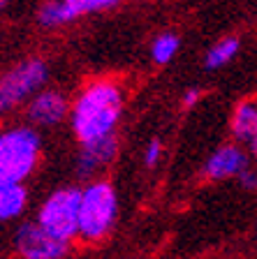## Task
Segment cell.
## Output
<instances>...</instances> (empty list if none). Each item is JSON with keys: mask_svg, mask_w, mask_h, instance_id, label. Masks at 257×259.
<instances>
[{"mask_svg": "<svg viewBox=\"0 0 257 259\" xmlns=\"http://www.w3.org/2000/svg\"><path fill=\"white\" fill-rule=\"evenodd\" d=\"M123 113V93L112 81H93L72 107V130L81 146L109 139Z\"/></svg>", "mask_w": 257, "mask_h": 259, "instance_id": "obj_1", "label": "cell"}, {"mask_svg": "<svg viewBox=\"0 0 257 259\" xmlns=\"http://www.w3.org/2000/svg\"><path fill=\"white\" fill-rule=\"evenodd\" d=\"M42 139L32 127L19 125L0 132V188L21 185L38 167Z\"/></svg>", "mask_w": 257, "mask_h": 259, "instance_id": "obj_2", "label": "cell"}, {"mask_svg": "<svg viewBox=\"0 0 257 259\" xmlns=\"http://www.w3.org/2000/svg\"><path fill=\"white\" fill-rule=\"evenodd\" d=\"M118 215V197L109 181H95L81 190L79 234L86 241H100L114 229Z\"/></svg>", "mask_w": 257, "mask_h": 259, "instance_id": "obj_3", "label": "cell"}, {"mask_svg": "<svg viewBox=\"0 0 257 259\" xmlns=\"http://www.w3.org/2000/svg\"><path fill=\"white\" fill-rule=\"evenodd\" d=\"M79 210H81V190L60 188L47 197L40 208L38 222L51 236L70 243L79 234Z\"/></svg>", "mask_w": 257, "mask_h": 259, "instance_id": "obj_4", "label": "cell"}, {"mask_svg": "<svg viewBox=\"0 0 257 259\" xmlns=\"http://www.w3.org/2000/svg\"><path fill=\"white\" fill-rule=\"evenodd\" d=\"M49 67L42 58H28L12 67L0 79V113H7L16 104H21L26 97L47 83Z\"/></svg>", "mask_w": 257, "mask_h": 259, "instance_id": "obj_5", "label": "cell"}, {"mask_svg": "<svg viewBox=\"0 0 257 259\" xmlns=\"http://www.w3.org/2000/svg\"><path fill=\"white\" fill-rule=\"evenodd\" d=\"M14 248L21 259H63L70 243L51 236L40 222H23L16 229Z\"/></svg>", "mask_w": 257, "mask_h": 259, "instance_id": "obj_6", "label": "cell"}, {"mask_svg": "<svg viewBox=\"0 0 257 259\" xmlns=\"http://www.w3.org/2000/svg\"><path fill=\"white\" fill-rule=\"evenodd\" d=\"M118 3L121 0H49L40 7L38 19L44 28H58L91 12L112 10Z\"/></svg>", "mask_w": 257, "mask_h": 259, "instance_id": "obj_7", "label": "cell"}, {"mask_svg": "<svg viewBox=\"0 0 257 259\" xmlns=\"http://www.w3.org/2000/svg\"><path fill=\"white\" fill-rule=\"evenodd\" d=\"M70 107H67V100L65 95H60L58 91H42L32 97L30 107H28V118L35 125H58L60 120L67 116Z\"/></svg>", "mask_w": 257, "mask_h": 259, "instance_id": "obj_8", "label": "cell"}, {"mask_svg": "<svg viewBox=\"0 0 257 259\" xmlns=\"http://www.w3.org/2000/svg\"><path fill=\"white\" fill-rule=\"evenodd\" d=\"M248 169V157L239 146H223L213 155L206 160L204 167V176L211 181H225V178L239 176V174Z\"/></svg>", "mask_w": 257, "mask_h": 259, "instance_id": "obj_9", "label": "cell"}, {"mask_svg": "<svg viewBox=\"0 0 257 259\" xmlns=\"http://www.w3.org/2000/svg\"><path fill=\"white\" fill-rule=\"evenodd\" d=\"M116 151H118L116 135L109 137V139L95 141V144L81 146L77 174H79L81 178H91V174H95L97 169H102L104 164H109V162L116 157Z\"/></svg>", "mask_w": 257, "mask_h": 259, "instance_id": "obj_10", "label": "cell"}, {"mask_svg": "<svg viewBox=\"0 0 257 259\" xmlns=\"http://www.w3.org/2000/svg\"><path fill=\"white\" fill-rule=\"evenodd\" d=\"M232 132L239 141H250L257 132V100H243L232 116Z\"/></svg>", "mask_w": 257, "mask_h": 259, "instance_id": "obj_11", "label": "cell"}, {"mask_svg": "<svg viewBox=\"0 0 257 259\" xmlns=\"http://www.w3.org/2000/svg\"><path fill=\"white\" fill-rule=\"evenodd\" d=\"M28 192L23 185H3L0 188V220H14L26 210Z\"/></svg>", "mask_w": 257, "mask_h": 259, "instance_id": "obj_12", "label": "cell"}, {"mask_svg": "<svg viewBox=\"0 0 257 259\" xmlns=\"http://www.w3.org/2000/svg\"><path fill=\"white\" fill-rule=\"evenodd\" d=\"M239 49H241V39L239 37L220 39V42H215L213 47L209 49V54L204 58V67H206V70H220V67H225L230 60L236 58Z\"/></svg>", "mask_w": 257, "mask_h": 259, "instance_id": "obj_13", "label": "cell"}, {"mask_svg": "<svg viewBox=\"0 0 257 259\" xmlns=\"http://www.w3.org/2000/svg\"><path fill=\"white\" fill-rule=\"evenodd\" d=\"M178 47H181V39H178L176 32H162L151 47V58L156 65H169L174 56L178 54Z\"/></svg>", "mask_w": 257, "mask_h": 259, "instance_id": "obj_14", "label": "cell"}, {"mask_svg": "<svg viewBox=\"0 0 257 259\" xmlns=\"http://www.w3.org/2000/svg\"><path fill=\"white\" fill-rule=\"evenodd\" d=\"M162 155V144L160 139H151V144L146 146V153H144V164L146 167H156L158 160Z\"/></svg>", "mask_w": 257, "mask_h": 259, "instance_id": "obj_15", "label": "cell"}, {"mask_svg": "<svg viewBox=\"0 0 257 259\" xmlns=\"http://www.w3.org/2000/svg\"><path fill=\"white\" fill-rule=\"evenodd\" d=\"M239 183H241L246 190H257V171L250 167L243 169V171L239 174Z\"/></svg>", "mask_w": 257, "mask_h": 259, "instance_id": "obj_16", "label": "cell"}, {"mask_svg": "<svg viewBox=\"0 0 257 259\" xmlns=\"http://www.w3.org/2000/svg\"><path fill=\"white\" fill-rule=\"evenodd\" d=\"M199 97H202V91L199 88H190V91H186V95H183V109H193L195 104L199 102Z\"/></svg>", "mask_w": 257, "mask_h": 259, "instance_id": "obj_17", "label": "cell"}, {"mask_svg": "<svg viewBox=\"0 0 257 259\" xmlns=\"http://www.w3.org/2000/svg\"><path fill=\"white\" fill-rule=\"evenodd\" d=\"M250 151H252V155L257 157V132H255V137L250 139Z\"/></svg>", "mask_w": 257, "mask_h": 259, "instance_id": "obj_18", "label": "cell"}, {"mask_svg": "<svg viewBox=\"0 0 257 259\" xmlns=\"http://www.w3.org/2000/svg\"><path fill=\"white\" fill-rule=\"evenodd\" d=\"M7 5H10V0H0V12L5 10V7H7Z\"/></svg>", "mask_w": 257, "mask_h": 259, "instance_id": "obj_19", "label": "cell"}]
</instances>
